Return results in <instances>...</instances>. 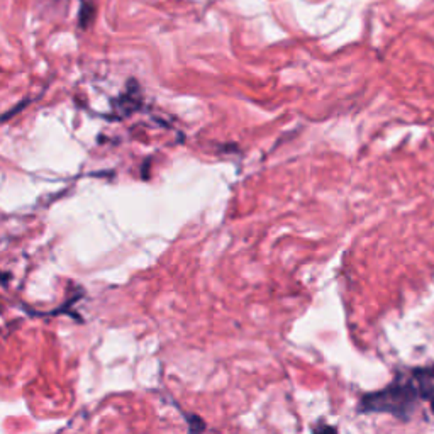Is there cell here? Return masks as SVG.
<instances>
[{"label":"cell","mask_w":434,"mask_h":434,"mask_svg":"<svg viewBox=\"0 0 434 434\" xmlns=\"http://www.w3.org/2000/svg\"><path fill=\"white\" fill-rule=\"evenodd\" d=\"M417 392L410 383H394L382 392L366 396L362 402V410L390 412L396 416H405L414 408Z\"/></svg>","instance_id":"6da1fadb"},{"label":"cell","mask_w":434,"mask_h":434,"mask_svg":"<svg viewBox=\"0 0 434 434\" xmlns=\"http://www.w3.org/2000/svg\"><path fill=\"white\" fill-rule=\"evenodd\" d=\"M314 434H336V428H332V426L320 424L319 428L314 431Z\"/></svg>","instance_id":"3957f363"},{"label":"cell","mask_w":434,"mask_h":434,"mask_svg":"<svg viewBox=\"0 0 434 434\" xmlns=\"http://www.w3.org/2000/svg\"><path fill=\"white\" fill-rule=\"evenodd\" d=\"M136 93H138V85H136V88H129L127 92L124 93L119 100H117V102L114 104V107L117 109V114L126 117L127 114H131L132 111L138 109L139 99L136 97Z\"/></svg>","instance_id":"7a4b0ae2"}]
</instances>
